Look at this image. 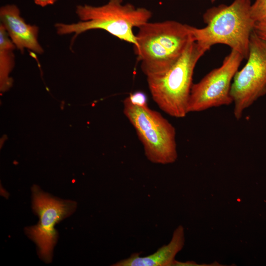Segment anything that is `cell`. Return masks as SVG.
<instances>
[{
	"mask_svg": "<svg viewBox=\"0 0 266 266\" xmlns=\"http://www.w3.org/2000/svg\"><path fill=\"white\" fill-rule=\"evenodd\" d=\"M191 26L177 21H149L139 27L133 46L146 77L166 71L193 39Z\"/></svg>",
	"mask_w": 266,
	"mask_h": 266,
	"instance_id": "cell-1",
	"label": "cell"
},
{
	"mask_svg": "<svg viewBox=\"0 0 266 266\" xmlns=\"http://www.w3.org/2000/svg\"><path fill=\"white\" fill-rule=\"evenodd\" d=\"M251 5L250 0H234L229 5L208 8L203 15L206 26L191 27L193 39L208 50L216 44L226 45L247 59L255 24L251 16Z\"/></svg>",
	"mask_w": 266,
	"mask_h": 266,
	"instance_id": "cell-2",
	"label": "cell"
},
{
	"mask_svg": "<svg viewBox=\"0 0 266 266\" xmlns=\"http://www.w3.org/2000/svg\"><path fill=\"white\" fill-rule=\"evenodd\" d=\"M76 13L81 21L66 24L57 23L55 27L60 35L74 33L73 39L91 30H103L120 40L136 44L133 30L149 21L152 12L144 7H136L122 0H109L104 5L95 6L78 5Z\"/></svg>",
	"mask_w": 266,
	"mask_h": 266,
	"instance_id": "cell-3",
	"label": "cell"
},
{
	"mask_svg": "<svg viewBox=\"0 0 266 266\" xmlns=\"http://www.w3.org/2000/svg\"><path fill=\"white\" fill-rule=\"evenodd\" d=\"M208 50L193 39L177 61L165 72L147 77L152 98L159 108L175 118L185 117L196 64Z\"/></svg>",
	"mask_w": 266,
	"mask_h": 266,
	"instance_id": "cell-4",
	"label": "cell"
},
{
	"mask_svg": "<svg viewBox=\"0 0 266 266\" xmlns=\"http://www.w3.org/2000/svg\"><path fill=\"white\" fill-rule=\"evenodd\" d=\"M123 113L134 128L149 161L166 165L176 161L175 129L160 113L149 106L134 105L127 97L123 100Z\"/></svg>",
	"mask_w": 266,
	"mask_h": 266,
	"instance_id": "cell-5",
	"label": "cell"
},
{
	"mask_svg": "<svg viewBox=\"0 0 266 266\" xmlns=\"http://www.w3.org/2000/svg\"><path fill=\"white\" fill-rule=\"evenodd\" d=\"M32 192V208L39 219L36 225L26 228L25 233L36 244L40 259L49 263L58 240L55 226L73 213L77 203L54 197L37 186H33Z\"/></svg>",
	"mask_w": 266,
	"mask_h": 266,
	"instance_id": "cell-6",
	"label": "cell"
},
{
	"mask_svg": "<svg viewBox=\"0 0 266 266\" xmlns=\"http://www.w3.org/2000/svg\"><path fill=\"white\" fill-rule=\"evenodd\" d=\"M249 49L247 61L235 73L231 85L233 114L237 120L241 118L247 108L266 94V41L254 31Z\"/></svg>",
	"mask_w": 266,
	"mask_h": 266,
	"instance_id": "cell-7",
	"label": "cell"
},
{
	"mask_svg": "<svg viewBox=\"0 0 266 266\" xmlns=\"http://www.w3.org/2000/svg\"><path fill=\"white\" fill-rule=\"evenodd\" d=\"M243 59L240 53L231 50L220 66L193 84L188 101V113L232 103L230 94L232 83Z\"/></svg>",
	"mask_w": 266,
	"mask_h": 266,
	"instance_id": "cell-8",
	"label": "cell"
},
{
	"mask_svg": "<svg viewBox=\"0 0 266 266\" xmlns=\"http://www.w3.org/2000/svg\"><path fill=\"white\" fill-rule=\"evenodd\" d=\"M0 19L12 42L21 52L25 48L39 54L43 52L38 41V27L27 24L21 17L20 10L16 5L1 6Z\"/></svg>",
	"mask_w": 266,
	"mask_h": 266,
	"instance_id": "cell-9",
	"label": "cell"
},
{
	"mask_svg": "<svg viewBox=\"0 0 266 266\" xmlns=\"http://www.w3.org/2000/svg\"><path fill=\"white\" fill-rule=\"evenodd\" d=\"M184 229L179 225L174 231L168 244L164 245L155 253L144 257L140 253H133L130 257L112 265L114 266H171L177 254L184 247Z\"/></svg>",
	"mask_w": 266,
	"mask_h": 266,
	"instance_id": "cell-10",
	"label": "cell"
},
{
	"mask_svg": "<svg viewBox=\"0 0 266 266\" xmlns=\"http://www.w3.org/2000/svg\"><path fill=\"white\" fill-rule=\"evenodd\" d=\"M16 46L10 38L4 27L0 25V69L2 88L10 86L11 81L8 74L14 65L13 51Z\"/></svg>",
	"mask_w": 266,
	"mask_h": 266,
	"instance_id": "cell-11",
	"label": "cell"
},
{
	"mask_svg": "<svg viewBox=\"0 0 266 266\" xmlns=\"http://www.w3.org/2000/svg\"><path fill=\"white\" fill-rule=\"evenodd\" d=\"M250 13L255 23L266 22V0H255L251 4Z\"/></svg>",
	"mask_w": 266,
	"mask_h": 266,
	"instance_id": "cell-12",
	"label": "cell"
},
{
	"mask_svg": "<svg viewBox=\"0 0 266 266\" xmlns=\"http://www.w3.org/2000/svg\"><path fill=\"white\" fill-rule=\"evenodd\" d=\"M127 98L134 105L143 107L148 106L147 97L146 94L142 91L131 93Z\"/></svg>",
	"mask_w": 266,
	"mask_h": 266,
	"instance_id": "cell-13",
	"label": "cell"
},
{
	"mask_svg": "<svg viewBox=\"0 0 266 266\" xmlns=\"http://www.w3.org/2000/svg\"><path fill=\"white\" fill-rule=\"evenodd\" d=\"M253 31L258 36L266 41V22L256 23Z\"/></svg>",
	"mask_w": 266,
	"mask_h": 266,
	"instance_id": "cell-14",
	"label": "cell"
},
{
	"mask_svg": "<svg viewBox=\"0 0 266 266\" xmlns=\"http://www.w3.org/2000/svg\"><path fill=\"white\" fill-rule=\"evenodd\" d=\"M34 2L37 5L45 7L48 5L54 4L58 0H33Z\"/></svg>",
	"mask_w": 266,
	"mask_h": 266,
	"instance_id": "cell-15",
	"label": "cell"
}]
</instances>
